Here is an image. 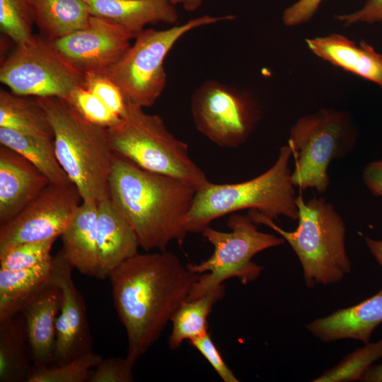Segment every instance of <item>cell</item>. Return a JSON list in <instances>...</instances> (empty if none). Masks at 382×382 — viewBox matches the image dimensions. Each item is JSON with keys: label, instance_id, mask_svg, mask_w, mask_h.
<instances>
[{"label": "cell", "instance_id": "cell-1", "mask_svg": "<svg viewBox=\"0 0 382 382\" xmlns=\"http://www.w3.org/2000/svg\"><path fill=\"white\" fill-rule=\"evenodd\" d=\"M200 274L173 253H137L108 278L127 337L126 357L134 364L157 341Z\"/></svg>", "mask_w": 382, "mask_h": 382}, {"label": "cell", "instance_id": "cell-2", "mask_svg": "<svg viewBox=\"0 0 382 382\" xmlns=\"http://www.w3.org/2000/svg\"><path fill=\"white\" fill-rule=\"evenodd\" d=\"M197 189L178 178L147 171L113 154L109 198L131 224L146 252L182 245L187 231L184 219Z\"/></svg>", "mask_w": 382, "mask_h": 382}, {"label": "cell", "instance_id": "cell-3", "mask_svg": "<svg viewBox=\"0 0 382 382\" xmlns=\"http://www.w3.org/2000/svg\"><path fill=\"white\" fill-rule=\"evenodd\" d=\"M296 204L298 226L293 231L284 230L256 209H250L248 216L288 242L301 262L308 288L340 282L352 270L346 249V226L341 215L322 197L306 201L300 194Z\"/></svg>", "mask_w": 382, "mask_h": 382}, {"label": "cell", "instance_id": "cell-4", "mask_svg": "<svg viewBox=\"0 0 382 382\" xmlns=\"http://www.w3.org/2000/svg\"><path fill=\"white\" fill-rule=\"evenodd\" d=\"M292 149L280 148L274 163L261 175L245 182L214 184L197 190L184 219L187 233H202L212 221L243 209H256L274 221L281 216L298 220L296 192L289 161Z\"/></svg>", "mask_w": 382, "mask_h": 382}, {"label": "cell", "instance_id": "cell-5", "mask_svg": "<svg viewBox=\"0 0 382 382\" xmlns=\"http://www.w3.org/2000/svg\"><path fill=\"white\" fill-rule=\"evenodd\" d=\"M35 98L51 125L57 158L82 202L98 204L108 199L113 154L107 128L86 120L65 99Z\"/></svg>", "mask_w": 382, "mask_h": 382}, {"label": "cell", "instance_id": "cell-6", "mask_svg": "<svg viewBox=\"0 0 382 382\" xmlns=\"http://www.w3.org/2000/svg\"><path fill=\"white\" fill-rule=\"evenodd\" d=\"M113 154L149 172L178 178L197 190L209 181L190 158L188 146L167 129L163 119L126 101L120 121L107 128Z\"/></svg>", "mask_w": 382, "mask_h": 382}, {"label": "cell", "instance_id": "cell-7", "mask_svg": "<svg viewBox=\"0 0 382 382\" xmlns=\"http://www.w3.org/2000/svg\"><path fill=\"white\" fill-rule=\"evenodd\" d=\"M357 138V125L348 111L322 108L299 118L287 142L295 160L291 173L294 186L325 192L330 185V163L349 154Z\"/></svg>", "mask_w": 382, "mask_h": 382}, {"label": "cell", "instance_id": "cell-8", "mask_svg": "<svg viewBox=\"0 0 382 382\" xmlns=\"http://www.w3.org/2000/svg\"><path fill=\"white\" fill-rule=\"evenodd\" d=\"M231 232L206 228L202 236L213 246L214 252L198 264H187L188 269L200 274L187 298L195 299L224 284L231 278L246 284L255 280L263 267L251 260L258 253L282 245L285 240L261 232L246 215L232 214L227 222Z\"/></svg>", "mask_w": 382, "mask_h": 382}, {"label": "cell", "instance_id": "cell-9", "mask_svg": "<svg viewBox=\"0 0 382 382\" xmlns=\"http://www.w3.org/2000/svg\"><path fill=\"white\" fill-rule=\"evenodd\" d=\"M234 18L203 16L166 30H144L122 58L104 74L118 86L126 101L151 107L166 87L163 63L176 42L192 29Z\"/></svg>", "mask_w": 382, "mask_h": 382}, {"label": "cell", "instance_id": "cell-10", "mask_svg": "<svg viewBox=\"0 0 382 382\" xmlns=\"http://www.w3.org/2000/svg\"><path fill=\"white\" fill-rule=\"evenodd\" d=\"M84 73L67 61L44 36L16 45L0 67V81L18 96L68 100L84 86Z\"/></svg>", "mask_w": 382, "mask_h": 382}, {"label": "cell", "instance_id": "cell-11", "mask_svg": "<svg viewBox=\"0 0 382 382\" xmlns=\"http://www.w3.org/2000/svg\"><path fill=\"white\" fill-rule=\"evenodd\" d=\"M191 108L197 129L214 143L228 148L244 144L261 117L260 103L251 93L214 80L195 90Z\"/></svg>", "mask_w": 382, "mask_h": 382}, {"label": "cell", "instance_id": "cell-12", "mask_svg": "<svg viewBox=\"0 0 382 382\" xmlns=\"http://www.w3.org/2000/svg\"><path fill=\"white\" fill-rule=\"evenodd\" d=\"M82 199L73 184L50 183L12 219L0 226V253L17 244L62 236Z\"/></svg>", "mask_w": 382, "mask_h": 382}, {"label": "cell", "instance_id": "cell-13", "mask_svg": "<svg viewBox=\"0 0 382 382\" xmlns=\"http://www.w3.org/2000/svg\"><path fill=\"white\" fill-rule=\"evenodd\" d=\"M133 38L110 22L91 16L86 27L50 42L83 73H105L122 58Z\"/></svg>", "mask_w": 382, "mask_h": 382}, {"label": "cell", "instance_id": "cell-14", "mask_svg": "<svg viewBox=\"0 0 382 382\" xmlns=\"http://www.w3.org/2000/svg\"><path fill=\"white\" fill-rule=\"evenodd\" d=\"M54 279L62 292L56 322V342L52 365L75 359L92 351V337L82 295L71 277L73 269L60 250L53 257Z\"/></svg>", "mask_w": 382, "mask_h": 382}, {"label": "cell", "instance_id": "cell-15", "mask_svg": "<svg viewBox=\"0 0 382 382\" xmlns=\"http://www.w3.org/2000/svg\"><path fill=\"white\" fill-rule=\"evenodd\" d=\"M62 303V289L53 276L52 282L33 296L20 312L35 369L53 364L56 322Z\"/></svg>", "mask_w": 382, "mask_h": 382}, {"label": "cell", "instance_id": "cell-16", "mask_svg": "<svg viewBox=\"0 0 382 382\" xmlns=\"http://www.w3.org/2000/svg\"><path fill=\"white\" fill-rule=\"evenodd\" d=\"M50 183L31 162L1 145L0 226L16 216Z\"/></svg>", "mask_w": 382, "mask_h": 382}, {"label": "cell", "instance_id": "cell-17", "mask_svg": "<svg viewBox=\"0 0 382 382\" xmlns=\"http://www.w3.org/2000/svg\"><path fill=\"white\" fill-rule=\"evenodd\" d=\"M98 279L108 278L121 263L138 253L134 229L110 198L98 204L96 225Z\"/></svg>", "mask_w": 382, "mask_h": 382}, {"label": "cell", "instance_id": "cell-18", "mask_svg": "<svg viewBox=\"0 0 382 382\" xmlns=\"http://www.w3.org/2000/svg\"><path fill=\"white\" fill-rule=\"evenodd\" d=\"M382 323V289L361 302L317 318L306 329L323 342L340 340H359L369 343L374 329Z\"/></svg>", "mask_w": 382, "mask_h": 382}, {"label": "cell", "instance_id": "cell-19", "mask_svg": "<svg viewBox=\"0 0 382 382\" xmlns=\"http://www.w3.org/2000/svg\"><path fill=\"white\" fill-rule=\"evenodd\" d=\"M318 58L382 88V54L364 40L358 44L339 33L306 38Z\"/></svg>", "mask_w": 382, "mask_h": 382}, {"label": "cell", "instance_id": "cell-20", "mask_svg": "<svg viewBox=\"0 0 382 382\" xmlns=\"http://www.w3.org/2000/svg\"><path fill=\"white\" fill-rule=\"evenodd\" d=\"M91 16L106 20L134 38L148 24H175L178 14L170 0H86Z\"/></svg>", "mask_w": 382, "mask_h": 382}, {"label": "cell", "instance_id": "cell-21", "mask_svg": "<svg viewBox=\"0 0 382 382\" xmlns=\"http://www.w3.org/2000/svg\"><path fill=\"white\" fill-rule=\"evenodd\" d=\"M98 204L82 202L62 234V255L80 273L96 277L98 250L96 225Z\"/></svg>", "mask_w": 382, "mask_h": 382}, {"label": "cell", "instance_id": "cell-22", "mask_svg": "<svg viewBox=\"0 0 382 382\" xmlns=\"http://www.w3.org/2000/svg\"><path fill=\"white\" fill-rule=\"evenodd\" d=\"M52 259L23 270L0 269V321L20 313L24 305L53 281Z\"/></svg>", "mask_w": 382, "mask_h": 382}, {"label": "cell", "instance_id": "cell-23", "mask_svg": "<svg viewBox=\"0 0 382 382\" xmlns=\"http://www.w3.org/2000/svg\"><path fill=\"white\" fill-rule=\"evenodd\" d=\"M35 24L54 40L86 27L91 14L86 0H31Z\"/></svg>", "mask_w": 382, "mask_h": 382}, {"label": "cell", "instance_id": "cell-24", "mask_svg": "<svg viewBox=\"0 0 382 382\" xmlns=\"http://www.w3.org/2000/svg\"><path fill=\"white\" fill-rule=\"evenodd\" d=\"M19 314L0 321V382H28L35 369Z\"/></svg>", "mask_w": 382, "mask_h": 382}, {"label": "cell", "instance_id": "cell-25", "mask_svg": "<svg viewBox=\"0 0 382 382\" xmlns=\"http://www.w3.org/2000/svg\"><path fill=\"white\" fill-rule=\"evenodd\" d=\"M0 144L31 162L50 183H72L57 158L54 140L0 127Z\"/></svg>", "mask_w": 382, "mask_h": 382}, {"label": "cell", "instance_id": "cell-26", "mask_svg": "<svg viewBox=\"0 0 382 382\" xmlns=\"http://www.w3.org/2000/svg\"><path fill=\"white\" fill-rule=\"evenodd\" d=\"M0 127L54 140L47 114L36 98L4 89L0 90Z\"/></svg>", "mask_w": 382, "mask_h": 382}, {"label": "cell", "instance_id": "cell-27", "mask_svg": "<svg viewBox=\"0 0 382 382\" xmlns=\"http://www.w3.org/2000/svg\"><path fill=\"white\" fill-rule=\"evenodd\" d=\"M224 284L192 300H185L171 318L168 337L171 349H178L185 340H192L208 332L207 319L214 306L225 296Z\"/></svg>", "mask_w": 382, "mask_h": 382}, {"label": "cell", "instance_id": "cell-28", "mask_svg": "<svg viewBox=\"0 0 382 382\" xmlns=\"http://www.w3.org/2000/svg\"><path fill=\"white\" fill-rule=\"evenodd\" d=\"M382 357V339L366 343L346 356L334 367L327 370L312 381L347 382L359 381L371 364Z\"/></svg>", "mask_w": 382, "mask_h": 382}, {"label": "cell", "instance_id": "cell-29", "mask_svg": "<svg viewBox=\"0 0 382 382\" xmlns=\"http://www.w3.org/2000/svg\"><path fill=\"white\" fill-rule=\"evenodd\" d=\"M33 24L31 0H0V30L16 45L33 37Z\"/></svg>", "mask_w": 382, "mask_h": 382}, {"label": "cell", "instance_id": "cell-30", "mask_svg": "<svg viewBox=\"0 0 382 382\" xmlns=\"http://www.w3.org/2000/svg\"><path fill=\"white\" fill-rule=\"evenodd\" d=\"M100 355L88 352L70 361L50 366L35 369L28 382H85L88 381L102 359Z\"/></svg>", "mask_w": 382, "mask_h": 382}, {"label": "cell", "instance_id": "cell-31", "mask_svg": "<svg viewBox=\"0 0 382 382\" xmlns=\"http://www.w3.org/2000/svg\"><path fill=\"white\" fill-rule=\"evenodd\" d=\"M55 238L22 243L0 253V269L17 270L34 267L50 261Z\"/></svg>", "mask_w": 382, "mask_h": 382}, {"label": "cell", "instance_id": "cell-32", "mask_svg": "<svg viewBox=\"0 0 382 382\" xmlns=\"http://www.w3.org/2000/svg\"><path fill=\"white\" fill-rule=\"evenodd\" d=\"M86 120L105 128L117 125L121 117L110 110L85 86L74 89L66 100Z\"/></svg>", "mask_w": 382, "mask_h": 382}, {"label": "cell", "instance_id": "cell-33", "mask_svg": "<svg viewBox=\"0 0 382 382\" xmlns=\"http://www.w3.org/2000/svg\"><path fill=\"white\" fill-rule=\"evenodd\" d=\"M84 86L113 113L122 117L126 100L118 86L104 73L90 71L84 74Z\"/></svg>", "mask_w": 382, "mask_h": 382}, {"label": "cell", "instance_id": "cell-34", "mask_svg": "<svg viewBox=\"0 0 382 382\" xmlns=\"http://www.w3.org/2000/svg\"><path fill=\"white\" fill-rule=\"evenodd\" d=\"M134 365L127 357L102 358L88 382H132Z\"/></svg>", "mask_w": 382, "mask_h": 382}, {"label": "cell", "instance_id": "cell-35", "mask_svg": "<svg viewBox=\"0 0 382 382\" xmlns=\"http://www.w3.org/2000/svg\"><path fill=\"white\" fill-rule=\"evenodd\" d=\"M210 364L224 382H238L239 380L226 364L209 332L189 341Z\"/></svg>", "mask_w": 382, "mask_h": 382}, {"label": "cell", "instance_id": "cell-36", "mask_svg": "<svg viewBox=\"0 0 382 382\" xmlns=\"http://www.w3.org/2000/svg\"><path fill=\"white\" fill-rule=\"evenodd\" d=\"M323 0H298L282 13V21L288 28H294L311 21Z\"/></svg>", "mask_w": 382, "mask_h": 382}, {"label": "cell", "instance_id": "cell-37", "mask_svg": "<svg viewBox=\"0 0 382 382\" xmlns=\"http://www.w3.org/2000/svg\"><path fill=\"white\" fill-rule=\"evenodd\" d=\"M335 18L347 27L354 24H373L382 21V0H365L358 10L335 16Z\"/></svg>", "mask_w": 382, "mask_h": 382}, {"label": "cell", "instance_id": "cell-38", "mask_svg": "<svg viewBox=\"0 0 382 382\" xmlns=\"http://www.w3.org/2000/svg\"><path fill=\"white\" fill-rule=\"evenodd\" d=\"M362 178L374 195L382 197V160L367 164L363 170Z\"/></svg>", "mask_w": 382, "mask_h": 382}, {"label": "cell", "instance_id": "cell-39", "mask_svg": "<svg viewBox=\"0 0 382 382\" xmlns=\"http://www.w3.org/2000/svg\"><path fill=\"white\" fill-rule=\"evenodd\" d=\"M359 381L365 382H382V363L374 366H371Z\"/></svg>", "mask_w": 382, "mask_h": 382}, {"label": "cell", "instance_id": "cell-40", "mask_svg": "<svg viewBox=\"0 0 382 382\" xmlns=\"http://www.w3.org/2000/svg\"><path fill=\"white\" fill-rule=\"evenodd\" d=\"M366 245L377 262L382 267V240L365 238Z\"/></svg>", "mask_w": 382, "mask_h": 382}, {"label": "cell", "instance_id": "cell-41", "mask_svg": "<svg viewBox=\"0 0 382 382\" xmlns=\"http://www.w3.org/2000/svg\"><path fill=\"white\" fill-rule=\"evenodd\" d=\"M170 1L173 5L182 4L183 7L188 11H195L202 4V0H170Z\"/></svg>", "mask_w": 382, "mask_h": 382}]
</instances>
